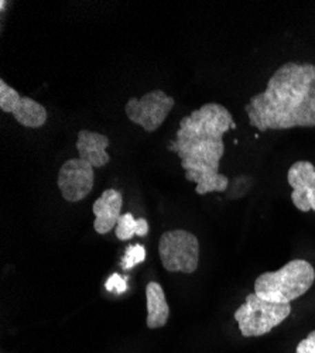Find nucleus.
<instances>
[{"label": "nucleus", "instance_id": "nucleus-1", "mask_svg": "<svg viewBox=\"0 0 315 353\" xmlns=\"http://www.w3.org/2000/svg\"><path fill=\"white\" fill-rule=\"evenodd\" d=\"M245 110L250 126L261 132L315 128V65L285 63Z\"/></svg>", "mask_w": 315, "mask_h": 353}, {"label": "nucleus", "instance_id": "nucleus-2", "mask_svg": "<svg viewBox=\"0 0 315 353\" xmlns=\"http://www.w3.org/2000/svg\"><path fill=\"white\" fill-rule=\"evenodd\" d=\"M168 150L177 153L181 159V167L185 170V180L196 184L195 192L198 195L223 192L227 190V176L219 174V161L225 154L223 141H190L176 139L170 143Z\"/></svg>", "mask_w": 315, "mask_h": 353}, {"label": "nucleus", "instance_id": "nucleus-3", "mask_svg": "<svg viewBox=\"0 0 315 353\" xmlns=\"http://www.w3.org/2000/svg\"><path fill=\"white\" fill-rule=\"evenodd\" d=\"M315 281V270L312 264L305 260H292L277 270L257 276L254 281V294L261 299L290 304L300 299L312 287Z\"/></svg>", "mask_w": 315, "mask_h": 353}, {"label": "nucleus", "instance_id": "nucleus-4", "mask_svg": "<svg viewBox=\"0 0 315 353\" xmlns=\"http://www.w3.org/2000/svg\"><path fill=\"white\" fill-rule=\"evenodd\" d=\"M236 129L232 114L219 103H205L183 117L177 139L190 141H223V134Z\"/></svg>", "mask_w": 315, "mask_h": 353}, {"label": "nucleus", "instance_id": "nucleus-5", "mask_svg": "<svg viewBox=\"0 0 315 353\" xmlns=\"http://www.w3.org/2000/svg\"><path fill=\"white\" fill-rule=\"evenodd\" d=\"M290 314V304L270 303L253 292L249 294L246 301L235 311V319L238 321L241 334L245 338H252L269 334Z\"/></svg>", "mask_w": 315, "mask_h": 353}, {"label": "nucleus", "instance_id": "nucleus-6", "mask_svg": "<svg viewBox=\"0 0 315 353\" xmlns=\"http://www.w3.org/2000/svg\"><path fill=\"white\" fill-rule=\"evenodd\" d=\"M159 253L167 272L192 274L198 269L199 242L188 230L176 229L163 233Z\"/></svg>", "mask_w": 315, "mask_h": 353}, {"label": "nucleus", "instance_id": "nucleus-7", "mask_svg": "<svg viewBox=\"0 0 315 353\" xmlns=\"http://www.w3.org/2000/svg\"><path fill=\"white\" fill-rule=\"evenodd\" d=\"M176 99L160 90L143 95L140 99L130 98L126 103V116L129 121L139 125L146 132H156L167 119L174 108Z\"/></svg>", "mask_w": 315, "mask_h": 353}, {"label": "nucleus", "instance_id": "nucleus-8", "mask_svg": "<svg viewBox=\"0 0 315 353\" xmlns=\"http://www.w3.org/2000/svg\"><path fill=\"white\" fill-rule=\"evenodd\" d=\"M94 167L82 159L67 160L59 172V188L68 202H79L88 196L94 188Z\"/></svg>", "mask_w": 315, "mask_h": 353}, {"label": "nucleus", "instance_id": "nucleus-9", "mask_svg": "<svg viewBox=\"0 0 315 353\" xmlns=\"http://www.w3.org/2000/svg\"><path fill=\"white\" fill-rule=\"evenodd\" d=\"M292 201L301 212H315V167L309 161L294 163L287 174Z\"/></svg>", "mask_w": 315, "mask_h": 353}, {"label": "nucleus", "instance_id": "nucleus-10", "mask_svg": "<svg viewBox=\"0 0 315 353\" xmlns=\"http://www.w3.org/2000/svg\"><path fill=\"white\" fill-rule=\"evenodd\" d=\"M123 207V196L118 190H105L102 195L94 202L92 211L95 214L94 228L99 234H106L110 230H114L118 225Z\"/></svg>", "mask_w": 315, "mask_h": 353}, {"label": "nucleus", "instance_id": "nucleus-11", "mask_svg": "<svg viewBox=\"0 0 315 353\" xmlns=\"http://www.w3.org/2000/svg\"><path fill=\"white\" fill-rule=\"evenodd\" d=\"M110 144V140L96 132L79 130L77 136V152L79 159L88 161L94 168L103 167L110 161V156L106 149Z\"/></svg>", "mask_w": 315, "mask_h": 353}, {"label": "nucleus", "instance_id": "nucleus-12", "mask_svg": "<svg viewBox=\"0 0 315 353\" xmlns=\"http://www.w3.org/2000/svg\"><path fill=\"white\" fill-rule=\"evenodd\" d=\"M146 301H148V318H146L148 327L150 330H157L164 327L170 316V307L167 304L163 287L159 283L150 281L148 284Z\"/></svg>", "mask_w": 315, "mask_h": 353}, {"label": "nucleus", "instance_id": "nucleus-13", "mask_svg": "<svg viewBox=\"0 0 315 353\" xmlns=\"http://www.w3.org/2000/svg\"><path fill=\"white\" fill-rule=\"evenodd\" d=\"M12 114L21 126L28 129L43 128L47 122L45 108L28 97H21Z\"/></svg>", "mask_w": 315, "mask_h": 353}, {"label": "nucleus", "instance_id": "nucleus-14", "mask_svg": "<svg viewBox=\"0 0 315 353\" xmlns=\"http://www.w3.org/2000/svg\"><path fill=\"white\" fill-rule=\"evenodd\" d=\"M114 233L119 241H130L133 236L143 238L149 233V223L145 218L134 219L130 212H126L119 218Z\"/></svg>", "mask_w": 315, "mask_h": 353}, {"label": "nucleus", "instance_id": "nucleus-15", "mask_svg": "<svg viewBox=\"0 0 315 353\" xmlns=\"http://www.w3.org/2000/svg\"><path fill=\"white\" fill-rule=\"evenodd\" d=\"M20 99L21 97L14 88L9 86L5 79H0V110L5 113H12Z\"/></svg>", "mask_w": 315, "mask_h": 353}, {"label": "nucleus", "instance_id": "nucleus-16", "mask_svg": "<svg viewBox=\"0 0 315 353\" xmlns=\"http://www.w3.org/2000/svg\"><path fill=\"white\" fill-rule=\"evenodd\" d=\"M145 260H146V249L141 245H132L126 249V253L122 259V269L130 270Z\"/></svg>", "mask_w": 315, "mask_h": 353}, {"label": "nucleus", "instance_id": "nucleus-17", "mask_svg": "<svg viewBox=\"0 0 315 353\" xmlns=\"http://www.w3.org/2000/svg\"><path fill=\"white\" fill-rule=\"evenodd\" d=\"M105 287L109 292H113V294H116V296H121V294H123L128 290V283H126V279H123L121 274L114 273L106 280Z\"/></svg>", "mask_w": 315, "mask_h": 353}, {"label": "nucleus", "instance_id": "nucleus-18", "mask_svg": "<svg viewBox=\"0 0 315 353\" xmlns=\"http://www.w3.org/2000/svg\"><path fill=\"white\" fill-rule=\"evenodd\" d=\"M296 353H315V331L309 332L308 336L297 345Z\"/></svg>", "mask_w": 315, "mask_h": 353}]
</instances>
